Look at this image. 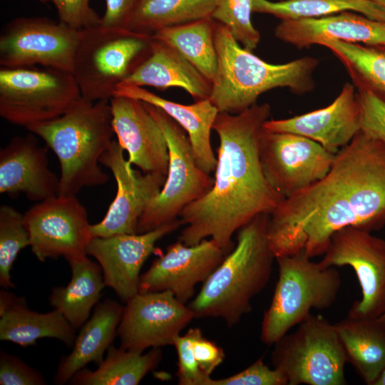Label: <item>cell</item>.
I'll list each match as a JSON object with an SVG mask.
<instances>
[{
    "instance_id": "1",
    "label": "cell",
    "mask_w": 385,
    "mask_h": 385,
    "mask_svg": "<svg viewBox=\"0 0 385 385\" xmlns=\"http://www.w3.org/2000/svg\"><path fill=\"white\" fill-rule=\"evenodd\" d=\"M385 225V144L359 131L335 155L327 174L284 199L270 215L267 238L275 258L304 250L323 255L332 235L352 226Z\"/></svg>"
},
{
    "instance_id": "2",
    "label": "cell",
    "mask_w": 385,
    "mask_h": 385,
    "mask_svg": "<svg viewBox=\"0 0 385 385\" xmlns=\"http://www.w3.org/2000/svg\"><path fill=\"white\" fill-rule=\"evenodd\" d=\"M270 114L267 103L237 114L218 113L212 126L220 140L213 186L179 215L186 227L178 240L185 245L210 237L227 255L236 231L259 215H270L284 200L267 180L259 158L260 137Z\"/></svg>"
},
{
    "instance_id": "3",
    "label": "cell",
    "mask_w": 385,
    "mask_h": 385,
    "mask_svg": "<svg viewBox=\"0 0 385 385\" xmlns=\"http://www.w3.org/2000/svg\"><path fill=\"white\" fill-rule=\"evenodd\" d=\"M269 219V214L259 215L238 230L236 245L188 304L195 317H220L232 327L251 311L275 260L267 238Z\"/></svg>"
},
{
    "instance_id": "4",
    "label": "cell",
    "mask_w": 385,
    "mask_h": 385,
    "mask_svg": "<svg viewBox=\"0 0 385 385\" xmlns=\"http://www.w3.org/2000/svg\"><path fill=\"white\" fill-rule=\"evenodd\" d=\"M217 69L209 100L219 112L240 113L256 103L260 96L277 88L302 95L315 87L319 60L304 56L272 64L241 47L229 29L215 21Z\"/></svg>"
},
{
    "instance_id": "5",
    "label": "cell",
    "mask_w": 385,
    "mask_h": 385,
    "mask_svg": "<svg viewBox=\"0 0 385 385\" xmlns=\"http://www.w3.org/2000/svg\"><path fill=\"white\" fill-rule=\"evenodd\" d=\"M56 155L61 167L58 195L73 196L85 187L106 184L99 164L115 134L110 101L81 98L63 115L26 127Z\"/></svg>"
},
{
    "instance_id": "6",
    "label": "cell",
    "mask_w": 385,
    "mask_h": 385,
    "mask_svg": "<svg viewBox=\"0 0 385 385\" xmlns=\"http://www.w3.org/2000/svg\"><path fill=\"white\" fill-rule=\"evenodd\" d=\"M278 279L261 324L260 340L273 345L311 309L324 310L336 301L342 278L334 267L312 261L303 250L275 258Z\"/></svg>"
},
{
    "instance_id": "7",
    "label": "cell",
    "mask_w": 385,
    "mask_h": 385,
    "mask_svg": "<svg viewBox=\"0 0 385 385\" xmlns=\"http://www.w3.org/2000/svg\"><path fill=\"white\" fill-rule=\"evenodd\" d=\"M151 35L123 29L93 26L81 30L73 74L81 98L110 101L116 86L147 58Z\"/></svg>"
},
{
    "instance_id": "8",
    "label": "cell",
    "mask_w": 385,
    "mask_h": 385,
    "mask_svg": "<svg viewBox=\"0 0 385 385\" xmlns=\"http://www.w3.org/2000/svg\"><path fill=\"white\" fill-rule=\"evenodd\" d=\"M273 368L288 385H344L347 358L334 324L321 315L310 314L274 344Z\"/></svg>"
},
{
    "instance_id": "9",
    "label": "cell",
    "mask_w": 385,
    "mask_h": 385,
    "mask_svg": "<svg viewBox=\"0 0 385 385\" xmlns=\"http://www.w3.org/2000/svg\"><path fill=\"white\" fill-rule=\"evenodd\" d=\"M81 98L71 72L48 67L0 69V115L27 127L55 119Z\"/></svg>"
},
{
    "instance_id": "10",
    "label": "cell",
    "mask_w": 385,
    "mask_h": 385,
    "mask_svg": "<svg viewBox=\"0 0 385 385\" xmlns=\"http://www.w3.org/2000/svg\"><path fill=\"white\" fill-rule=\"evenodd\" d=\"M145 105L167 140L169 165L165 184L140 217L137 233L177 220L187 205L204 196L214 184V178L197 165L185 130L160 108Z\"/></svg>"
},
{
    "instance_id": "11",
    "label": "cell",
    "mask_w": 385,
    "mask_h": 385,
    "mask_svg": "<svg viewBox=\"0 0 385 385\" xmlns=\"http://www.w3.org/2000/svg\"><path fill=\"white\" fill-rule=\"evenodd\" d=\"M81 30L46 17L16 18L2 27L0 66H41L72 72Z\"/></svg>"
},
{
    "instance_id": "12",
    "label": "cell",
    "mask_w": 385,
    "mask_h": 385,
    "mask_svg": "<svg viewBox=\"0 0 385 385\" xmlns=\"http://www.w3.org/2000/svg\"><path fill=\"white\" fill-rule=\"evenodd\" d=\"M320 262L354 270L361 298L353 303L348 317L376 319L385 312L384 240L361 228H342L331 237Z\"/></svg>"
},
{
    "instance_id": "13",
    "label": "cell",
    "mask_w": 385,
    "mask_h": 385,
    "mask_svg": "<svg viewBox=\"0 0 385 385\" xmlns=\"http://www.w3.org/2000/svg\"><path fill=\"white\" fill-rule=\"evenodd\" d=\"M319 143L306 137L262 130L259 158L270 185L284 199L323 178L335 158Z\"/></svg>"
},
{
    "instance_id": "14",
    "label": "cell",
    "mask_w": 385,
    "mask_h": 385,
    "mask_svg": "<svg viewBox=\"0 0 385 385\" xmlns=\"http://www.w3.org/2000/svg\"><path fill=\"white\" fill-rule=\"evenodd\" d=\"M30 247L41 262L87 255L93 236L85 207L76 195H57L38 202L24 215Z\"/></svg>"
},
{
    "instance_id": "15",
    "label": "cell",
    "mask_w": 385,
    "mask_h": 385,
    "mask_svg": "<svg viewBox=\"0 0 385 385\" xmlns=\"http://www.w3.org/2000/svg\"><path fill=\"white\" fill-rule=\"evenodd\" d=\"M195 317L170 291L138 292L125 302L117 330L120 346L144 351L173 345Z\"/></svg>"
},
{
    "instance_id": "16",
    "label": "cell",
    "mask_w": 385,
    "mask_h": 385,
    "mask_svg": "<svg viewBox=\"0 0 385 385\" xmlns=\"http://www.w3.org/2000/svg\"><path fill=\"white\" fill-rule=\"evenodd\" d=\"M123 151L113 140L100 158V163L111 170L117 192L103 219L91 225L93 237L137 233L140 217L165 184V176L133 170Z\"/></svg>"
},
{
    "instance_id": "17",
    "label": "cell",
    "mask_w": 385,
    "mask_h": 385,
    "mask_svg": "<svg viewBox=\"0 0 385 385\" xmlns=\"http://www.w3.org/2000/svg\"><path fill=\"white\" fill-rule=\"evenodd\" d=\"M226 255L212 238L194 245L178 240L140 275L139 292L170 291L186 304L193 297L195 286L206 281Z\"/></svg>"
},
{
    "instance_id": "18",
    "label": "cell",
    "mask_w": 385,
    "mask_h": 385,
    "mask_svg": "<svg viewBox=\"0 0 385 385\" xmlns=\"http://www.w3.org/2000/svg\"><path fill=\"white\" fill-rule=\"evenodd\" d=\"M180 225L177 219L145 233L93 237L87 255L100 265L106 287L112 288L125 303L139 292L140 270L156 242Z\"/></svg>"
},
{
    "instance_id": "19",
    "label": "cell",
    "mask_w": 385,
    "mask_h": 385,
    "mask_svg": "<svg viewBox=\"0 0 385 385\" xmlns=\"http://www.w3.org/2000/svg\"><path fill=\"white\" fill-rule=\"evenodd\" d=\"M110 105L113 130L118 143L128 153V162L143 173L166 177L169 165L167 140L145 103L113 96Z\"/></svg>"
},
{
    "instance_id": "20",
    "label": "cell",
    "mask_w": 385,
    "mask_h": 385,
    "mask_svg": "<svg viewBox=\"0 0 385 385\" xmlns=\"http://www.w3.org/2000/svg\"><path fill=\"white\" fill-rule=\"evenodd\" d=\"M361 122L356 88L353 83H346L327 106L289 118L269 119L263 128L306 137L336 154L361 130Z\"/></svg>"
},
{
    "instance_id": "21",
    "label": "cell",
    "mask_w": 385,
    "mask_h": 385,
    "mask_svg": "<svg viewBox=\"0 0 385 385\" xmlns=\"http://www.w3.org/2000/svg\"><path fill=\"white\" fill-rule=\"evenodd\" d=\"M34 133L14 137L0 150V193H24L40 202L57 196L60 178L48 168L46 148Z\"/></svg>"
},
{
    "instance_id": "22",
    "label": "cell",
    "mask_w": 385,
    "mask_h": 385,
    "mask_svg": "<svg viewBox=\"0 0 385 385\" xmlns=\"http://www.w3.org/2000/svg\"><path fill=\"white\" fill-rule=\"evenodd\" d=\"M280 41L299 49L332 38L369 46H385V21L369 19L354 11L320 18L281 20L274 29Z\"/></svg>"
},
{
    "instance_id": "23",
    "label": "cell",
    "mask_w": 385,
    "mask_h": 385,
    "mask_svg": "<svg viewBox=\"0 0 385 385\" xmlns=\"http://www.w3.org/2000/svg\"><path fill=\"white\" fill-rule=\"evenodd\" d=\"M113 96L136 98L163 110L187 133L197 165L208 174L215 171L217 158L212 148L210 134L219 111L209 99L185 105L125 83L116 86Z\"/></svg>"
},
{
    "instance_id": "24",
    "label": "cell",
    "mask_w": 385,
    "mask_h": 385,
    "mask_svg": "<svg viewBox=\"0 0 385 385\" xmlns=\"http://www.w3.org/2000/svg\"><path fill=\"white\" fill-rule=\"evenodd\" d=\"M152 39L149 55L123 83L160 90L178 87L195 101L209 99L212 83L174 48Z\"/></svg>"
},
{
    "instance_id": "25",
    "label": "cell",
    "mask_w": 385,
    "mask_h": 385,
    "mask_svg": "<svg viewBox=\"0 0 385 385\" xmlns=\"http://www.w3.org/2000/svg\"><path fill=\"white\" fill-rule=\"evenodd\" d=\"M0 339L25 348L42 338L57 339L73 345L76 329L57 309L47 313L31 310L25 297L6 292L0 298Z\"/></svg>"
},
{
    "instance_id": "26",
    "label": "cell",
    "mask_w": 385,
    "mask_h": 385,
    "mask_svg": "<svg viewBox=\"0 0 385 385\" xmlns=\"http://www.w3.org/2000/svg\"><path fill=\"white\" fill-rule=\"evenodd\" d=\"M123 310V307L110 298L96 305L76 336L72 351L61 359L53 377L55 384H66L87 364L98 366L103 361L104 352L117 335Z\"/></svg>"
},
{
    "instance_id": "27",
    "label": "cell",
    "mask_w": 385,
    "mask_h": 385,
    "mask_svg": "<svg viewBox=\"0 0 385 385\" xmlns=\"http://www.w3.org/2000/svg\"><path fill=\"white\" fill-rule=\"evenodd\" d=\"M87 255L67 260L71 270V280L66 287L53 288L49 296L51 305L59 311L75 329L81 327L88 320L106 286L100 265Z\"/></svg>"
},
{
    "instance_id": "28",
    "label": "cell",
    "mask_w": 385,
    "mask_h": 385,
    "mask_svg": "<svg viewBox=\"0 0 385 385\" xmlns=\"http://www.w3.org/2000/svg\"><path fill=\"white\" fill-rule=\"evenodd\" d=\"M334 324L347 362L366 384L373 385L385 368V324L377 318L348 316Z\"/></svg>"
},
{
    "instance_id": "29",
    "label": "cell",
    "mask_w": 385,
    "mask_h": 385,
    "mask_svg": "<svg viewBox=\"0 0 385 385\" xmlns=\"http://www.w3.org/2000/svg\"><path fill=\"white\" fill-rule=\"evenodd\" d=\"M160 348L148 352L116 348L111 345L105 359L96 370L82 369L69 381L76 385H136L159 364Z\"/></svg>"
},
{
    "instance_id": "30",
    "label": "cell",
    "mask_w": 385,
    "mask_h": 385,
    "mask_svg": "<svg viewBox=\"0 0 385 385\" xmlns=\"http://www.w3.org/2000/svg\"><path fill=\"white\" fill-rule=\"evenodd\" d=\"M174 48L211 83L217 69L215 20L211 17L162 29L151 35Z\"/></svg>"
},
{
    "instance_id": "31",
    "label": "cell",
    "mask_w": 385,
    "mask_h": 385,
    "mask_svg": "<svg viewBox=\"0 0 385 385\" xmlns=\"http://www.w3.org/2000/svg\"><path fill=\"white\" fill-rule=\"evenodd\" d=\"M343 64L356 89L366 90L385 102V46L347 43L332 38L319 41Z\"/></svg>"
},
{
    "instance_id": "32",
    "label": "cell",
    "mask_w": 385,
    "mask_h": 385,
    "mask_svg": "<svg viewBox=\"0 0 385 385\" xmlns=\"http://www.w3.org/2000/svg\"><path fill=\"white\" fill-rule=\"evenodd\" d=\"M215 0H140L128 29L152 35L162 29L212 17Z\"/></svg>"
},
{
    "instance_id": "33",
    "label": "cell",
    "mask_w": 385,
    "mask_h": 385,
    "mask_svg": "<svg viewBox=\"0 0 385 385\" xmlns=\"http://www.w3.org/2000/svg\"><path fill=\"white\" fill-rule=\"evenodd\" d=\"M354 11L369 19L385 21V9L369 0H254L253 13L272 15L281 20L320 18Z\"/></svg>"
},
{
    "instance_id": "34",
    "label": "cell",
    "mask_w": 385,
    "mask_h": 385,
    "mask_svg": "<svg viewBox=\"0 0 385 385\" xmlns=\"http://www.w3.org/2000/svg\"><path fill=\"white\" fill-rule=\"evenodd\" d=\"M30 245L24 215L11 206L0 207V285L14 287L10 272L19 252Z\"/></svg>"
},
{
    "instance_id": "35",
    "label": "cell",
    "mask_w": 385,
    "mask_h": 385,
    "mask_svg": "<svg viewBox=\"0 0 385 385\" xmlns=\"http://www.w3.org/2000/svg\"><path fill=\"white\" fill-rule=\"evenodd\" d=\"M254 0H215L212 19L225 25L233 37L248 51L255 49L260 31L252 23Z\"/></svg>"
},
{
    "instance_id": "36",
    "label": "cell",
    "mask_w": 385,
    "mask_h": 385,
    "mask_svg": "<svg viewBox=\"0 0 385 385\" xmlns=\"http://www.w3.org/2000/svg\"><path fill=\"white\" fill-rule=\"evenodd\" d=\"M173 345L178 354V378L180 385H210V376L202 372L193 354L191 328L178 336Z\"/></svg>"
},
{
    "instance_id": "37",
    "label": "cell",
    "mask_w": 385,
    "mask_h": 385,
    "mask_svg": "<svg viewBox=\"0 0 385 385\" xmlns=\"http://www.w3.org/2000/svg\"><path fill=\"white\" fill-rule=\"evenodd\" d=\"M361 108V131L385 144V102L372 93L356 89Z\"/></svg>"
},
{
    "instance_id": "38",
    "label": "cell",
    "mask_w": 385,
    "mask_h": 385,
    "mask_svg": "<svg viewBox=\"0 0 385 385\" xmlns=\"http://www.w3.org/2000/svg\"><path fill=\"white\" fill-rule=\"evenodd\" d=\"M210 385H288L285 376L259 359L244 370L220 379H212Z\"/></svg>"
},
{
    "instance_id": "39",
    "label": "cell",
    "mask_w": 385,
    "mask_h": 385,
    "mask_svg": "<svg viewBox=\"0 0 385 385\" xmlns=\"http://www.w3.org/2000/svg\"><path fill=\"white\" fill-rule=\"evenodd\" d=\"M58 21L77 29L97 26L101 16L90 6V0H52Z\"/></svg>"
},
{
    "instance_id": "40",
    "label": "cell",
    "mask_w": 385,
    "mask_h": 385,
    "mask_svg": "<svg viewBox=\"0 0 385 385\" xmlns=\"http://www.w3.org/2000/svg\"><path fill=\"white\" fill-rule=\"evenodd\" d=\"M42 374L27 365L22 359L11 354L1 351V385H44Z\"/></svg>"
},
{
    "instance_id": "41",
    "label": "cell",
    "mask_w": 385,
    "mask_h": 385,
    "mask_svg": "<svg viewBox=\"0 0 385 385\" xmlns=\"http://www.w3.org/2000/svg\"><path fill=\"white\" fill-rule=\"evenodd\" d=\"M192 347L200 370L210 376L225 359L223 349L215 342L205 338L200 329L191 328Z\"/></svg>"
},
{
    "instance_id": "42",
    "label": "cell",
    "mask_w": 385,
    "mask_h": 385,
    "mask_svg": "<svg viewBox=\"0 0 385 385\" xmlns=\"http://www.w3.org/2000/svg\"><path fill=\"white\" fill-rule=\"evenodd\" d=\"M140 0H106V10L100 26L128 29Z\"/></svg>"
},
{
    "instance_id": "43",
    "label": "cell",
    "mask_w": 385,
    "mask_h": 385,
    "mask_svg": "<svg viewBox=\"0 0 385 385\" xmlns=\"http://www.w3.org/2000/svg\"><path fill=\"white\" fill-rule=\"evenodd\" d=\"M373 385H385V368L379 373Z\"/></svg>"
},
{
    "instance_id": "44",
    "label": "cell",
    "mask_w": 385,
    "mask_h": 385,
    "mask_svg": "<svg viewBox=\"0 0 385 385\" xmlns=\"http://www.w3.org/2000/svg\"><path fill=\"white\" fill-rule=\"evenodd\" d=\"M375 4L380 6L385 9V0H369Z\"/></svg>"
},
{
    "instance_id": "45",
    "label": "cell",
    "mask_w": 385,
    "mask_h": 385,
    "mask_svg": "<svg viewBox=\"0 0 385 385\" xmlns=\"http://www.w3.org/2000/svg\"><path fill=\"white\" fill-rule=\"evenodd\" d=\"M379 321L385 324V312L377 318Z\"/></svg>"
},
{
    "instance_id": "46",
    "label": "cell",
    "mask_w": 385,
    "mask_h": 385,
    "mask_svg": "<svg viewBox=\"0 0 385 385\" xmlns=\"http://www.w3.org/2000/svg\"><path fill=\"white\" fill-rule=\"evenodd\" d=\"M36 1H39V2H41V3H42V4H47L50 0H36Z\"/></svg>"
}]
</instances>
